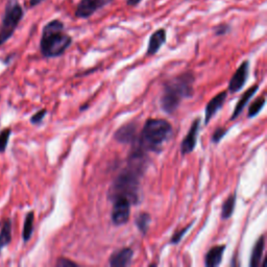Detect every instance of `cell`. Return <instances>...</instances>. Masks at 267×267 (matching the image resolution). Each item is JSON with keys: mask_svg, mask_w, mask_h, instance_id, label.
Here are the masks:
<instances>
[{"mask_svg": "<svg viewBox=\"0 0 267 267\" xmlns=\"http://www.w3.org/2000/svg\"><path fill=\"white\" fill-rule=\"evenodd\" d=\"M23 16L24 11L17 0H10L0 24V47L13 37Z\"/></svg>", "mask_w": 267, "mask_h": 267, "instance_id": "4", "label": "cell"}, {"mask_svg": "<svg viewBox=\"0 0 267 267\" xmlns=\"http://www.w3.org/2000/svg\"><path fill=\"white\" fill-rule=\"evenodd\" d=\"M226 97H227V92L222 91L216 96H214L207 104L205 110V124H208L211 121V119L215 116V114L223 107Z\"/></svg>", "mask_w": 267, "mask_h": 267, "instance_id": "10", "label": "cell"}, {"mask_svg": "<svg viewBox=\"0 0 267 267\" xmlns=\"http://www.w3.org/2000/svg\"><path fill=\"white\" fill-rule=\"evenodd\" d=\"M11 135H12V129L10 127H6L0 131V154L6 151Z\"/></svg>", "mask_w": 267, "mask_h": 267, "instance_id": "21", "label": "cell"}, {"mask_svg": "<svg viewBox=\"0 0 267 267\" xmlns=\"http://www.w3.org/2000/svg\"><path fill=\"white\" fill-rule=\"evenodd\" d=\"M226 245L221 244V245H216L213 246L208 251L205 257V265L207 267H216L221 264L223 253L225 251Z\"/></svg>", "mask_w": 267, "mask_h": 267, "instance_id": "13", "label": "cell"}, {"mask_svg": "<svg viewBox=\"0 0 267 267\" xmlns=\"http://www.w3.org/2000/svg\"><path fill=\"white\" fill-rule=\"evenodd\" d=\"M137 129H138V125L136 123L130 122L124 124L118 130H116L114 138L120 143L134 145L138 140Z\"/></svg>", "mask_w": 267, "mask_h": 267, "instance_id": "9", "label": "cell"}, {"mask_svg": "<svg viewBox=\"0 0 267 267\" xmlns=\"http://www.w3.org/2000/svg\"><path fill=\"white\" fill-rule=\"evenodd\" d=\"M150 221H151V217L146 212H142V213L137 215L135 223H136L137 228L140 231L141 234H143V235H145V234L147 233V231L149 228Z\"/></svg>", "mask_w": 267, "mask_h": 267, "instance_id": "19", "label": "cell"}, {"mask_svg": "<svg viewBox=\"0 0 267 267\" xmlns=\"http://www.w3.org/2000/svg\"><path fill=\"white\" fill-rule=\"evenodd\" d=\"M46 114H47V110H45V109H42V110L38 111L37 113H35L30 117V123H32V124H40L43 121V119L45 118Z\"/></svg>", "mask_w": 267, "mask_h": 267, "instance_id": "23", "label": "cell"}, {"mask_svg": "<svg viewBox=\"0 0 267 267\" xmlns=\"http://www.w3.org/2000/svg\"><path fill=\"white\" fill-rule=\"evenodd\" d=\"M192 224H193V222H191V223H189L187 226H185V227H183L182 230H180L179 232H176L175 234H174V236H173V238H171V240H170V243L171 244H178L181 240H182V238L184 237V235L191 228V226H192Z\"/></svg>", "mask_w": 267, "mask_h": 267, "instance_id": "22", "label": "cell"}, {"mask_svg": "<svg viewBox=\"0 0 267 267\" xmlns=\"http://www.w3.org/2000/svg\"><path fill=\"white\" fill-rule=\"evenodd\" d=\"M173 131L170 122L165 119L149 118L145 121L137 142L132 146H137L146 152H159L171 138Z\"/></svg>", "mask_w": 267, "mask_h": 267, "instance_id": "2", "label": "cell"}, {"mask_svg": "<svg viewBox=\"0 0 267 267\" xmlns=\"http://www.w3.org/2000/svg\"><path fill=\"white\" fill-rule=\"evenodd\" d=\"M112 2L113 0H81L74 15L80 19H87Z\"/></svg>", "mask_w": 267, "mask_h": 267, "instance_id": "6", "label": "cell"}, {"mask_svg": "<svg viewBox=\"0 0 267 267\" xmlns=\"http://www.w3.org/2000/svg\"><path fill=\"white\" fill-rule=\"evenodd\" d=\"M236 198H237L236 193H233L224 200V203L222 204L221 207V219L227 220L232 217L236 205Z\"/></svg>", "mask_w": 267, "mask_h": 267, "instance_id": "17", "label": "cell"}, {"mask_svg": "<svg viewBox=\"0 0 267 267\" xmlns=\"http://www.w3.org/2000/svg\"><path fill=\"white\" fill-rule=\"evenodd\" d=\"M226 131H227V130H226L224 127H218V128L214 131V134H213L212 141H213L214 143H219V141L225 136Z\"/></svg>", "mask_w": 267, "mask_h": 267, "instance_id": "24", "label": "cell"}, {"mask_svg": "<svg viewBox=\"0 0 267 267\" xmlns=\"http://www.w3.org/2000/svg\"><path fill=\"white\" fill-rule=\"evenodd\" d=\"M0 225V245L6 247L12 242V220L6 218Z\"/></svg>", "mask_w": 267, "mask_h": 267, "instance_id": "16", "label": "cell"}, {"mask_svg": "<svg viewBox=\"0 0 267 267\" xmlns=\"http://www.w3.org/2000/svg\"><path fill=\"white\" fill-rule=\"evenodd\" d=\"M258 89H259V86H258V85H254L253 87H251L250 89H247V90L243 93V95H242V96L240 97V99H239V102L237 103L235 109H234V112H233V114H232V116H231V120L236 119V118L242 113L243 109L246 107V105L249 104L250 100L254 97V95L256 94V92L258 91Z\"/></svg>", "mask_w": 267, "mask_h": 267, "instance_id": "14", "label": "cell"}, {"mask_svg": "<svg viewBox=\"0 0 267 267\" xmlns=\"http://www.w3.org/2000/svg\"><path fill=\"white\" fill-rule=\"evenodd\" d=\"M265 97L262 96V97H259L257 98L256 100H254V102L251 104L250 106V109H249V113H247V117L249 118H254L255 116H257L261 111L262 109L264 108L265 106Z\"/></svg>", "mask_w": 267, "mask_h": 267, "instance_id": "20", "label": "cell"}, {"mask_svg": "<svg viewBox=\"0 0 267 267\" xmlns=\"http://www.w3.org/2000/svg\"><path fill=\"white\" fill-rule=\"evenodd\" d=\"M33 222H35V213L32 211L28 212L25 216L23 231H22V239L24 242L30 240L32 233H33Z\"/></svg>", "mask_w": 267, "mask_h": 267, "instance_id": "18", "label": "cell"}, {"mask_svg": "<svg viewBox=\"0 0 267 267\" xmlns=\"http://www.w3.org/2000/svg\"><path fill=\"white\" fill-rule=\"evenodd\" d=\"M2 249H3V247H2V245H0V251H2Z\"/></svg>", "mask_w": 267, "mask_h": 267, "instance_id": "29", "label": "cell"}, {"mask_svg": "<svg viewBox=\"0 0 267 267\" xmlns=\"http://www.w3.org/2000/svg\"><path fill=\"white\" fill-rule=\"evenodd\" d=\"M58 267H77L79 266L78 263L71 261L70 259H66V258H60L56 261L55 264Z\"/></svg>", "mask_w": 267, "mask_h": 267, "instance_id": "25", "label": "cell"}, {"mask_svg": "<svg viewBox=\"0 0 267 267\" xmlns=\"http://www.w3.org/2000/svg\"><path fill=\"white\" fill-rule=\"evenodd\" d=\"M199 129H200V118L197 117L192 122L186 137L183 139L181 143V152L183 156H186L194 150L197 144Z\"/></svg>", "mask_w": 267, "mask_h": 267, "instance_id": "8", "label": "cell"}, {"mask_svg": "<svg viewBox=\"0 0 267 267\" xmlns=\"http://www.w3.org/2000/svg\"><path fill=\"white\" fill-rule=\"evenodd\" d=\"M44 2H45V0H29V7L30 8H35V7L41 5Z\"/></svg>", "mask_w": 267, "mask_h": 267, "instance_id": "27", "label": "cell"}, {"mask_svg": "<svg viewBox=\"0 0 267 267\" xmlns=\"http://www.w3.org/2000/svg\"><path fill=\"white\" fill-rule=\"evenodd\" d=\"M195 79L191 72L180 74L164 84L160 98V106L167 114L175 113L180 107L182 100L193 95Z\"/></svg>", "mask_w": 267, "mask_h": 267, "instance_id": "1", "label": "cell"}, {"mask_svg": "<svg viewBox=\"0 0 267 267\" xmlns=\"http://www.w3.org/2000/svg\"><path fill=\"white\" fill-rule=\"evenodd\" d=\"M142 0H126V5L129 7H137Z\"/></svg>", "mask_w": 267, "mask_h": 267, "instance_id": "28", "label": "cell"}, {"mask_svg": "<svg viewBox=\"0 0 267 267\" xmlns=\"http://www.w3.org/2000/svg\"><path fill=\"white\" fill-rule=\"evenodd\" d=\"M134 252L129 247H123L115 251L109 260V264L112 267H125L130 265Z\"/></svg>", "mask_w": 267, "mask_h": 267, "instance_id": "11", "label": "cell"}, {"mask_svg": "<svg viewBox=\"0 0 267 267\" xmlns=\"http://www.w3.org/2000/svg\"><path fill=\"white\" fill-rule=\"evenodd\" d=\"M264 246H265V237L264 235H262L255 243L254 247H253V252H252V256H251V260H250V266L251 267H257L263 257V253H264Z\"/></svg>", "mask_w": 267, "mask_h": 267, "instance_id": "15", "label": "cell"}, {"mask_svg": "<svg viewBox=\"0 0 267 267\" xmlns=\"http://www.w3.org/2000/svg\"><path fill=\"white\" fill-rule=\"evenodd\" d=\"M113 209H112V222L115 225H122L126 223L129 219L130 215V207L131 204L127 199L118 197L112 200Z\"/></svg>", "mask_w": 267, "mask_h": 267, "instance_id": "5", "label": "cell"}, {"mask_svg": "<svg viewBox=\"0 0 267 267\" xmlns=\"http://www.w3.org/2000/svg\"><path fill=\"white\" fill-rule=\"evenodd\" d=\"M165 43H166V30L164 28H160L156 30L150 36L146 53L148 55L156 54Z\"/></svg>", "mask_w": 267, "mask_h": 267, "instance_id": "12", "label": "cell"}, {"mask_svg": "<svg viewBox=\"0 0 267 267\" xmlns=\"http://www.w3.org/2000/svg\"><path fill=\"white\" fill-rule=\"evenodd\" d=\"M231 30V27L228 24H219L214 28V33L216 36H223Z\"/></svg>", "mask_w": 267, "mask_h": 267, "instance_id": "26", "label": "cell"}, {"mask_svg": "<svg viewBox=\"0 0 267 267\" xmlns=\"http://www.w3.org/2000/svg\"><path fill=\"white\" fill-rule=\"evenodd\" d=\"M65 25L61 20L48 22L42 30L40 51L44 58L51 59L63 55L72 44V38L64 31Z\"/></svg>", "mask_w": 267, "mask_h": 267, "instance_id": "3", "label": "cell"}, {"mask_svg": "<svg viewBox=\"0 0 267 267\" xmlns=\"http://www.w3.org/2000/svg\"><path fill=\"white\" fill-rule=\"evenodd\" d=\"M250 75V62L244 61L242 64L238 67V69L236 72L233 74L232 79L230 80L228 83V91L231 93H237L246 84Z\"/></svg>", "mask_w": 267, "mask_h": 267, "instance_id": "7", "label": "cell"}]
</instances>
